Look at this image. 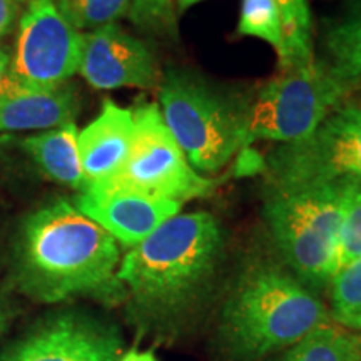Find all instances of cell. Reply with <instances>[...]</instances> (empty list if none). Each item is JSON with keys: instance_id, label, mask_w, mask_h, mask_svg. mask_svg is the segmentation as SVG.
Instances as JSON below:
<instances>
[{"instance_id": "277c9868", "label": "cell", "mask_w": 361, "mask_h": 361, "mask_svg": "<svg viewBox=\"0 0 361 361\" xmlns=\"http://www.w3.org/2000/svg\"><path fill=\"white\" fill-rule=\"evenodd\" d=\"M343 219V180L310 186H269L264 221L293 276L323 288L335 274Z\"/></svg>"}, {"instance_id": "7402d4cb", "label": "cell", "mask_w": 361, "mask_h": 361, "mask_svg": "<svg viewBox=\"0 0 361 361\" xmlns=\"http://www.w3.org/2000/svg\"><path fill=\"white\" fill-rule=\"evenodd\" d=\"M62 16L79 30H96L129 13L130 0H56Z\"/></svg>"}, {"instance_id": "d4e9b609", "label": "cell", "mask_w": 361, "mask_h": 361, "mask_svg": "<svg viewBox=\"0 0 361 361\" xmlns=\"http://www.w3.org/2000/svg\"><path fill=\"white\" fill-rule=\"evenodd\" d=\"M8 69H11V56H8L7 51L0 49V96L7 87Z\"/></svg>"}, {"instance_id": "7a4b0ae2", "label": "cell", "mask_w": 361, "mask_h": 361, "mask_svg": "<svg viewBox=\"0 0 361 361\" xmlns=\"http://www.w3.org/2000/svg\"><path fill=\"white\" fill-rule=\"evenodd\" d=\"M221 251L223 231L213 214H176L126 252L117 279L144 311L178 318L211 281Z\"/></svg>"}, {"instance_id": "f546056e", "label": "cell", "mask_w": 361, "mask_h": 361, "mask_svg": "<svg viewBox=\"0 0 361 361\" xmlns=\"http://www.w3.org/2000/svg\"><path fill=\"white\" fill-rule=\"evenodd\" d=\"M360 335H361V331H360Z\"/></svg>"}, {"instance_id": "5b68a950", "label": "cell", "mask_w": 361, "mask_h": 361, "mask_svg": "<svg viewBox=\"0 0 361 361\" xmlns=\"http://www.w3.org/2000/svg\"><path fill=\"white\" fill-rule=\"evenodd\" d=\"M250 104L189 71L166 72L159 111L196 173L213 174L245 147Z\"/></svg>"}, {"instance_id": "3957f363", "label": "cell", "mask_w": 361, "mask_h": 361, "mask_svg": "<svg viewBox=\"0 0 361 361\" xmlns=\"http://www.w3.org/2000/svg\"><path fill=\"white\" fill-rule=\"evenodd\" d=\"M329 322L326 306L300 279L274 266H256L226 300L219 341L231 361H256L290 348Z\"/></svg>"}, {"instance_id": "f1b7e54d", "label": "cell", "mask_w": 361, "mask_h": 361, "mask_svg": "<svg viewBox=\"0 0 361 361\" xmlns=\"http://www.w3.org/2000/svg\"><path fill=\"white\" fill-rule=\"evenodd\" d=\"M2 323H4V318H2V313H0V328H2Z\"/></svg>"}, {"instance_id": "6da1fadb", "label": "cell", "mask_w": 361, "mask_h": 361, "mask_svg": "<svg viewBox=\"0 0 361 361\" xmlns=\"http://www.w3.org/2000/svg\"><path fill=\"white\" fill-rule=\"evenodd\" d=\"M119 264V243L74 202L45 204L20 226L16 278L25 295L39 301L82 295L112 300L124 290L117 279Z\"/></svg>"}, {"instance_id": "7c38bea8", "label": "cell", "mask_w": 361, "mask_h": 361, "mask_svg": "<svg viewBox=\"0 0 361 361\" xmlns=\"http://www.w3.org/2000/svg\"><path fill=\"white\" fill-rule=\"evenodd\" d=\"M74 206L128 247L139 245L183 207L178 201L123 189H84Z\"/></svg>"}, {"instance_id": "484cf974", "label": "cell", "mask_w": 361, "mask_h": 361, "mask_svg": "<svg viewBox=\"0 0 361 361\" xmlns=\"http://www.w3.org/2000/svg\"><path fill=\"white\" fill-rule=\"evenodd\" d=\"M117 361H157L156 356L151 351H137L130 350L128 353H124Z\"/></svg>"}, {"instance_id": "8992f818", "label": "cell", "mask_w": 361, "mask_h": 361, "mask_svg": "<svg viewBox=\"0 0 361 361\" xmlns=\"http://www.w3.org/2000/svg\"><path fill=\"white\" fill-rule=\"evenodd\" d=\"M133 112L134 134L124 164L106 183L87 189H123L180 204L209 194L214 180L192 169L159 106L144 104Z\"/></svg>"}, {"instance_id": "603a6c76", "label": "cell", "mask_w": 361, "mask_h": 361, "mask_svg": "<svg viewBox=\"0 0 361 361\" xmlns=\"http://www.w3.org/2000/svg\"><path fill=\"white\" fill-rule=\"evenodd\" d=\"M129 17L146 32L162 35H176L178 32L174 0H133Z\"/></svg>"}, {"instance_id": "44dd1931", "label": "cell", "mask_w": 361, "mask_h": 361, "mask_svg": "<svg viewBox=\"0 0 361 361\" xmlns=\"http://www.w3.org/2000/svg\"><path fill=\"white\" fill-rule=\"evenodd\" d=\"M238 34L264 40L276 49L283 47L281 13L276 0H243Z\"/></svg>"}, {"instance_id": "e0dca14e", "label": "cell", "mask_w": 361, "mask_h": 361, "mask_svg": "<svg viewBox=\"0 0 361 361\" xmlns=\"http://www.w3.org/2000/svg\"><path fill=\"white\" fill-rule=\"evenodd\" d=\"M278 361H361V335L329 322L290 346Z\"/></svg>"}, {"instance_id": "2e32d148", "label": "cell", "mask_w": 361, "mask_h": 361, "mask_svg": "<svg viewBox=\"0 0 361 361\" xmlns=\"http://www.w3.org/2000/svg\"><path fill=\"white\" fill-rule=\"evenodd\" d=\"M78 135V126L69 123L61 128L29 135L22 141V147L49 179L62 186L82 191L84 174Z\"/></svg>"}, {"instance_id": "9c48e42d", "label": "cell", "mask_w": 361, "mask_h": 361, "mask_svg": "<svg viewBox=\"0 0 361 361\" xmlns=\"http://www.w3.org/2000/svg\"><path fill=\"white\" fill-rule=\"evenodd\" d=\"M84 34L59 11L56 0H30L19 20L8 85L49 90L79 71Z\"/></svg>"}, {"instance_id": "30bf717a", "label": "cell", "mask_w": 361, "mask_h": 361, "mask_svg": "<svg viewBox=\"0 0 361 361\" xmlns=\"http://www.w3.org/2000/svg\"><path fill=\"white\" fill-rule=\"evenodd\" d=\"M79 72L94 89H151L159 71L151 49L121 25L107 24L84 34Z\"/></svg>"}, {"instance_id": "cb8c5ba5", "label": "cell", "mask_w": 361, "mask_h": 361, "mask_svg": "<svg viewBox=\"0 0 361 361\" xmlns=\"http://www.w3.org/2000/svg\"><path fill=\"white\" fill-rule=\"evenodd\" d=\"M17 7L19 4L16 0H0V37L12 29L17 17Z\"/></svg>"}, {"instance_id": "9a60e30c", "label": "cell", "mask_w": 361, "mask_h": 361, "mask_svg": "<svg viewBox=\"0 0 361 361\" xmlns=\"http://www.w3.org/2000/svg\"><path fill=\"white\" fill-rule=\"evenodd\" d=\"M323 61H318L341 92L361 87V0H350L323 34Z\"/></svg>"}, {"instance_id": "5bb4252c", "label": "cell", "mask_w": 361, "mask_h": 361, "mask_svg": "<svg viewBox=\"0 0 361 361\" xmlns=\"http://www.w3.org/2000/svg\"><path fill=\"white\" fill-rule=\"evenodd\" d=\"M79 96L74 85L62 84L49 90L13 89L8 85L0 96V133L49 130L74 123Z\"/></svg>"}, {"instance_id": "ba28073f", "label": "cell", "mask_w": 361, "mask_h": 361, "mask_svg": "<svg viewBox=\"0 0 361 361\" xmlns=\"http://www.w3.org/2000/svg\"><path fill=\"white\" fill-rule=\"evenodd\" d=\"M266 168L269 186L361 183V106L340 104L308 137L273 149Z\"/></svg>"}, {"instance_id": "d6986e66", "label": "cell", "mask_w": 361, "mask_h": 361, "mask_svg": "<svg viewBox=\"0 0 361 361\" xmlns=\"http://www.w3.org/2000/svg\"><path fill=\"white\" fill-rule=\"evenodd\" d=\"M331 318L341 326L361 331V258L331 278Z\"/></svg>"}, {"instance_id": "52a82bcc", "label": "cell", "mask_w": 361, "mask_h": 361, "mask_svg": "<svg viewBox=\"0 0 361 361\" xmlns=\"http://www.w3.org/2000/svg\"><path fill=\"white\" fill-rule=\"evenodd\" d=\"M343 99L345 94L318 61L281 72L247 109L245 149L256 139L288 144L308 137Z\"/></svg>"}, {"instance_id": "4fadbf2b", "label": "cell", "mask_w": 361, "mask_h": 361, "mask_svg": "<svg viewBox=\"0 0 361 361\" xmlns=\"http://www.w3.org/2000/svg\"><path fill=\"white\" fill-rule=\"evenodd\" d=\"M134 134V112L106 99L94 121L79 130L78 144L84 189L111 179L128 157Z\"/></svg>"}, {"instance_id": "4316f807", "label": "cell", "mask_w": 361, "mask_h": 361, "mask_svg": "<svg viewBox=\"0 0 361 361\" xmlns=\"http://www.w3.org/2000/svg\"><path fill=\"white\" fill-rule=\"evenodd\" d=\"M200 2H202V0H178V2H176V8H179L180 12H184V11H188L189 7L196 6V4H200Z\"/></svg>"}, {"instance_id": "83f0119b", "label": "cell", "mask_w": 361, "mask_h": 361, "mask_svg": "<svg viewBox=\"0 0 361 361\" xmlns=\"http://www.w3.org/2000/svg\"><path fill=\"white\" fill-rule=\"evenodd\" d=\"M16 2H17V4H29L30 0H16Z\"/></svg>"}, {"instance_id": "ac0fdd59", "label": "cell", "mask_w": 361, "mask_h": 361, "mask_svg": "<svg viewBox=\"0 0 361 361\" xmlns=\"http://www.w3.org/2000/svg\"><path fill=\"white\" fill-rule=\"evenodd\" d=\"M283 25V47L278 52L283 72L314 61L311 49V12L308 0H276Z\"/></svg>"}, {"instance_id": "ffe728a7", "label": "cell", "mask_w": 361, "mask_h": 361, "mask_svg": "<svg viewBox=\"0 0 361 361\" xmlns=\"http://www.w3.org/2000/svg\"><path fill=\"white\" fill-rule=\"evenodd\" d=\"M361 258V183L343 179V219L338 234L335 274ZM333 274V276H335Z\"/></svg>"}, {"instance_id": "8fae6325", "label": "cell", "mask_w": 361, "mask_h": 361, "mask_svg": "<svg viewBox=\"0 0 361 361\" xmlns=\"http://www.w3.org/2000/svg\"><path fill=\"white\" fill-rule=\"evenodd\" d=\"M121 340L109 326L87 316L66 313L40 324L7 361H117Z\"/></svg>"}]
</instances>
